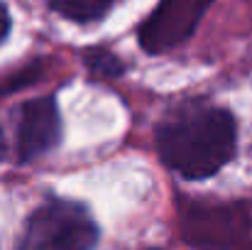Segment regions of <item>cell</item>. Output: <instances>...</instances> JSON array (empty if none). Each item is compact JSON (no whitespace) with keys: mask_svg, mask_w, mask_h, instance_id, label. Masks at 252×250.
I'll use <instances>...</instances> for the list:
<instances>
[{"mask_svg":"<svg viewBox=\"0 0 252 250\" xmlns=\"http://www.w3.org/2000/svg\"><path fill=\"white\" fill-rule=\"evenodd\" d=\"M211 0H159L140 27V47L150 54L169 52L186 42L206 15Z\"/></svg>","mask_w":252,"mask_h":250,"instance_id":"3","label":"cell"},{"mask_svg":"<svg viewBox=\"0 0 252 250\" xmlns=\"http://www.w3.org/2000/svg\"><path fill=\"white\" fill-rule=\"evenodd\" d=\"M5 157V140H2V133H0V160Z\"/></svg>","mask_w":252,"mask_h":250,"instance_id":"8","label":"cell"},{"mask_svg":"<svg viewBox=\"0 0 252 250\" xmlns=\"http://www.w3.org/2000/svg\"><path fill=\"white\" fill-rule=\"evenodd\" d=\"M115 0H52V7L74 22H93L100 20Z\"/></svg>","mask_w":252,"mask_h":250,"instance_id":"5","label":"cell"},{"mask_svg":"<svg viewBox=\"0 0 252 250\" xmlns=\"http://www.w3.org/2000/svg\"><path fill=\"white\" fill-rule=\"evenodd\" d=\"M7 32H10V12H7L5 2H0V42L5 39Z\"/></svg>","mask_w":252,"mask_h":250,"instance_id":"7","label":"cell"},{"mask_svg":"<svg viewBox=\"0 0 252 250\" xmlns=\"http://www.w3.org/2000/svg\"><path fill=\"white\" fill-rule=\"evenodd\" d=\"M86 67H88L93 74H98V76H108V79L120 76L123 69H125V67L120 64V59H118L115 54L105 52V49H91V52L86 54Z\"/></svg>","mask_w":252,"mask_h":250,"instance_id":"6","label":"cell"},{"mask_svg":"<svg viewBox=\"0 0 252 250\" xmlns=\"http://www.w3.org/2000/svg\"><path fill=\"white\" fill-rule=\"evenodd\" d=\"M95 243L98 226L84 206L52 199L30 216L20 250H93Z\"/></svg>","mask_w":252,"mask_h":250,"instance_id":"2","label":"cell"},{"mask_svg":"<svg viewBox=\"0 0 252 250\" xmlns=\"http://www.w3.org/2000/svg\"><path fill=\"white\" fill-rule=\"evenodd\" d=\"M162 162L186 179H206L235 155V118L223 108L191 106L157 130Z\"/></svg>","mask_w":252,"mask_h":250,"instance_id":"1","label":"cell"},{"mask_svg":"<svg viewBox=\"0 0 252 250\" xmlns=\"http://www.w3.org/2000/svg\"><path fill=\"white\" fill-rule=\"evenodd\" d=\"M62 138V120L52 96L27 101L20 110L17 152L22 160H34L49 152Z\"/></svg>","mask_w":252,"mask_h":250,"instance_id":"4","label":"cell"}]
</instances>
